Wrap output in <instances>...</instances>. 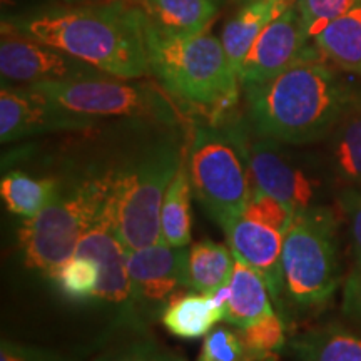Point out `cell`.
<instances>
[{
    "label": "cell",
    "mask_w": 361,
    "mask_h": 361,
    "mask_svg": "<svg viewBox=\"0 0 361 361\" xmlns=\"http://www.w3.org/2000/svg\"><path fill=\"white\" fill-rule=\"evenodd\" d=\"M142 8L126 0L57 4L6 16L2 27L61 49L112 78L151 74Z\"/></svg>",
    "instance_id": "obj_1"
},
{
    "label": "cell",
    "mask_w": 361,
    "mask_h": 361,
    "mask_svg": "<svg viewBox=\"0 0 361 361\" xmlns=\"http://www.w3.org/2000/svg\"><path fill=\"white\" fill-rule=\"evenodd\" d=\"M323 59L300 62L264 82L243 85L252 133L293 146L331 134L360 96Z\"/></svg>",
    "instance_id": "obj_2"
},
{
    "label": "cell",
    "mask_w": 361,
    "mask_h": 361,
    "mask_svg": "<svg viewBox=\"0 0 361 361\" xmlns=\"http://www.w3.org/2000/svg\"><path fill=\"white\" fill-rule=\"evenodd\" d=\"M179 126L154 123L121 166L107 171V209L117 238L128 251L161 241L162 200L186 161Z\"/></svg>",
    "instance_id": "obj_3"
},
{
    "label": "cell",
    "mask_w": 361,
    "mask_h": 361,
    "mask_svg": "<svg viewBox=\"0 0 361 361\" xmlns=\"http://www.w3.org/2000/svg\"><path fill=\"white\" fill-rule=\"evenodd\" d=\"M151 74L171 97L221 124L234 114L239 78L229 64L223 42L211 34L173 37L144 22Z\"/></svg>",
    "instance_id": "obj_4"
},
{
    "label": "cell",
    "mask_w": 361,
    "mask_h": 361,
    "mask_svg": "<svg viewBox=\"0 0 361 361\" xmlns=\"http://www.w3.org/2000/svg\"><path fill=\"white\" fill-rule=\"evenodd\" d=\"M109 196V174L61 188L34 218L19 226V246L29 268L51 278L75 255L80 239L102 213Z\"/></svg>",
    "instance_id": "obj_5"
},
{
    "label": "cell",
    "mask_w": 361,
    "mask_h": 361,
    "mask_svg": "<svg viewBox=\"0 0 361 361\" xmlns=\"http://www.w3.org/2000/svg\"><path fill=\"white\" fill-rule=\"evenodd\" d=\"M192 191L219 226L243 216L251 178L236 135L228 124H197L186 156Z\"/></svg>",
    "instance_id": "obj_6"
},
{
    "label": "cell",
    "mask_w": 361,
    "mask_h": 361,
    "mask_svg": "<svg viewBox=\"0 0 361 361\" xmlns=\"http://www.w3.org/2000/svg\"><path fill=\"white\" fill-rule=\"evenodd\" d=\"M284 293L290 301L310 308L326 303L340 284L336 223L326 207L298 211L284 234Z\"/></svg>",
    "instance_id": "obj_7"
},
{
    "label": "cell",
    "mask_w": 361,
    "mask_h": 361,
    "mask_svg": "<svg viewBox=\"0 0 361 361\" xmlns=\"http://www.w3.org/2000/svg\"><path fill=\"white\" fill-rule=\"evenodd\" d=\"M112 75L61 82H37L29 87L40 96L79 114L121 117L179 126L183 116L164 89L149 82H130Z\"/></svg>",
    "instance_id": "obj_8"
},
{
    "label": "cell",
    "mask_w": 361,
    "mask_h": 361,
    "mask_svg": "<svg viewBox=\"0 0 361 361\" xmlns=\"http://www.w3.org/2000/svg\"><path fill=\"white\" fill-rule=\"evenodd\" d=\"M224 124L233 130L241 146L250 171L251 188H259L295 213L316 206L319 194L318 180L284 149V142L255 134L246 119H239L234 114L226 119Z\"/></svg>",
    "instance_id": "obj_9"
},
{
    "label": "cell",
    "mask_w": 361,
    "mask_h": 361,
    "mask_svg": "<svg viewBox=\"0 0 361 361\" xmlns=\"http://www.w3.org/2000/svg\"><path fill=\"white\" fill-rule=\"evenodd\" d=\"M128 273L135 318H161L189 288V247L166 243L128 251Z\"/></svg>",
    "instance_id": "obj_10"
},
{
    "label": "cell",
    "mask_w": 361,
    "mask_h": 361,
    "mask_svg": "<svg viewBox=\"0 0 361 361\" xmlns=\"http://www.w3.org/2000/svg\"><path fill=\"white\" fill-rule=\"evenodd\" d=\"M102 117L79 114L40 96L29 85L2 82L0 90V141L11 144L51 133H82L96 129Z\"/></svg>",
    "instance_id": "obj_11"
},
{
    "label": "cell",
    "mask_w": 361,
    "mask_h": 361,
    "mask_svg": "<svg viewBox=\"0 0 361 361\" xmlns=\"http://www.w3.org/2000/svg\"><path fill=\"white\" fill-rule=\"evenodd\" d=\"M322 57L324 56L310 39L295 2L256 39L243 61L238 78L241 85L259 84L276 78L300 62Z\"/></svg>",
    "instance_id": "obj_12"
},
{
    "label": "cell",
    "mask_w": 361,
    "mask_h": 361,
    "mask_svg": "<svg viewBox=\"0 0 361 361\" xmlns=\"http://www.w3.org/2000/svg\"><path fill=\"white\" fill-rule=\"evenodd\" d=\"M0 74L6 84L61 82L109 75L61 49L2 27Z\"/></svg>",
    "instance_id": "obj_13"
},
{
    "label": "cell",
    "mask_w": 361,
    "mask_h": 361,
    "mask_svg": "<svg viewBox=\"0 0 361 361\" xmlns=\"http://www.w3.org/2000/svg\"><path fill=\"white\" fill-rule=\"evenodd\" d=\"M75 256L96 259L101 268V281L92 301L114 306L128 319L135 318L128 273V250L114 231L107 202L80 239Z\"/></svg>",
    "instance_id": "obj_14"
},
{
    "label": "cell",
    "mask_w": 361,
    "mask_h": 361,
    "mask_svg": "<svg viewBox=\"0 0 361 361\" xmlns=\"http://www.w3.org/2000/svg\"><path fill=\"white\" fill-rule=\"evenodd\" d=\"M229 250L256 269L264 279L269 295L279 301L284 290L283 245L284 234L255 221L238 216L223 226Z\"/></svg>",
    "instance_id": "obj_15"
},
{
    "label": "cell",
    "mask_w": 361,
    "mask_h": 361,
    "mask_svg": "<svg viewBox=\"0 0 361 361\" xmlns=\"http://www.w3.org/2000/svg\"><path fill=\"white\" fill-rule=\"evenodd\" d=\"M228 296V284L213 295L197 291L184 293L171 301L161 316V322L176 338L200 340L209 335L219 322H224V305Z\"/></svg>",
    "instance_id": "obj_16"
},
{
    "label": "cell",
    "mask_w": 361,
    "mask_h": 361,
    "mask_svg": "<svg viewBox=\"0 0 361 361\" xmlns=\"http://www.w3.org/2000/svg\"><path fill=\"white\" fill-rule=\"evenodd\" d=\"M295 2L288 0H250L241 7L236 16L229 19L224 25L223 42L224 52L228 56L233 71L239 74L243 61L247 52L251 51L252 44L259 37L261 32L273 22L276 17L286 11Z\"/></svg>",
    "instance_id": "obj_17"
},
{
    "label": "cell",
    "mask_w": 361,
    "mask_h": 361,
    "mask_svg": "<svg viewBox=\"0 0 361 361\" xmlns=\"http://www.w3.org/2000/svg\"><path fill=\"white\" fill-rule=\"evenodd\" d=\"M229 296L224 305V322L236 328H246L273 311L269 290L264 279L250 264L234 256V266L228 281Z\"/></svg>",
    "instance_id": "obj_18"
},
{
    "label": "cell",
    "mask_w": 361,
    "mask_h": 361,
    "mask_svg": "<svg viewBox=\"0 0 361 361\" xmlns=\"http://www.w3.org/2000/svg\"><path fill=\"white\" fill-rule=\"evenodd\" d=\"M146 19L173 37L204 34L218 16L213 0H139Z\"/></svg>",
    "instance_id": "obj_19"
},
{
    "label": "cell",
    "mask_w": 361,
    "mask_h": 361,
    "mask_svg": "<svg viewBox=\"0 0 361 361\" xmlns=\"http://www.w3.org/2000/svg\"><path fill=\"white\" fill-rule=\"evenodd\" d=\"M328 164L343 186L361 189V96L328 135Z\"/></svg>",
    "instance_id": "obj_20"
},
{
    "label": "cell",
    "mask_w": 361,
    "mask_h": 361,
    "mask_svg": "<svg viewBox=\"0 0 361 361\" xmlns=\"http://www.w3.org/2000/svg\"><path fill=\"white\" fill-rule=\"evenodd\" d=\"M313 42L340 69L361 75V0L329 22Z\"/></svg>",
    "instance_id": "obj_21"
},
{
    "label": "cell",
    "mask_w": 361,
    "mask_h": 361,
    "mask_svg": "<svg viewBox=\"0 0 361 361\" xmlns=\"http://www.w3.org/2000/svg\"><path fill=\"white\" fill-rule=\"evenodd\" d=\"M300 361H361V336L340 324L311 329L293 341Z\"/></svg>",
    "instance_id": "obj_22"
},
{
    "label": "cell",
    "mask_w": 361,
    "mask_h": 361,
    "mask_svg": "<svg viewBox=\"0 0 361 361\" xmlns=\"http://www.w3.org/2000/svg\"><path fill=\"white\" fill-rule=\"evenodd\" d=\"M191 179L183 162L166 189L161 206V241L174 247L191 245Z\"/></svg>",
    "instance_id": "obj_23"
},
{
    "label": "cell",
    "mask_w": 361,
    "mask_h": 361,
    "mask_svg": "<svg viewBox=\"0 0 361 361\" xmlns=\"http://www.w3.org/2000/svg\"><path fill=\"white\" fill-rule=\"evenodd\" d=\"M229 247L211 239L194 243L189 247V288L197 293L213 295L228 284L234 266Z\"/></svg>",
    "instance_id": "obj_24"
},
{
    "label": "cell",
    "mask_w": 361,
    "mask_h": 361,
    "mask_svg": "<svg viewBox=\"0 0 361 361\" xmlns=\"http://www.w3.org/2000/svg\"><path fill=\"white\" fill-rule=\"evenodd\" d=\"M59 180L32 178L24 171H11L0 179V196L8 213L22 219L34 218L57 191Z\"/></svg>",
    "instance_id": "obj_25"
},
{
    "label": "cell",
    "mask_w": 361,
    "mask_h": 361,
    "mask_svg": "<svg viewBox=\"0 0 361 361\" xmlns=\"http://www.w3.org/2000/svg\"><path fill=\"white\" fill-rule=\"evenodd\" d=\"M51 279L59 291L72 301H92L101 281V268L97 261L85 256H72L61 264Z\"/></svg>",
    "instance_id": "obj_26"
},
{
    "label": "cell",
    "mask_w": 361,
    "mask_h": 361,
    "mask_svg": "<svg viewBox=\"0 0 361 361\" xmlns=\"http://www.w3.org/2000/svg\"><path fill=\"white\" fill-rule=\"evenodd\" d=\"M243 345L251 355H276L286 343V328L276 311L264 314L250 326L239 329Z\"/></svg>",
    "instance_id": "obj_27"
},
{
    "label": "cell",
    "mask_w": 361,
    "mask_h": 361,
    "mask_svg": "<svg viewBox=\"0 0 361 361\" xmlns=\"http://www.w3.org/2000/svg\"><path fill=\"white\" fill-rule=\"evenodd\" d=\"M295 211L290 209L276 197L269 196L268 192L261 191L259 188H251L250 200L245 207L243 216L268 228L278 229L279 233L286 234L295 218Z\"/></svg>",
    "instance_id": "obj_28"
},
{
    "label": "cell",
    "mask_w": 361,
    "mask_h": 361,
    "mask_svg": "<svg viewBox=\"0 0 361 361\" xmlns=\"http://www.w3.org/2000/svg\"><path fill=\"white\" fill-rule=\"evenodd\" d=\"M355 2L356 0H298L296 6L303 17L310 39L314 40L329 22L343 16Z\"/></svg>",
    "instance_id": "obj_29"
},
{
    "label": "cell",
    "mask_w": 361,
    "mask_h": 361,
    "mask_svg": "<svg viewBox=\"0 0 361 361\" xmlns=\"http://www.w3.org/2000/svg\"><path fill=\"white\" fill-rule=\"evenodd\" d=\"M246 348L241 336L229 328H214L204 336L196 361H243Z\"/></svg>",
    "instance_id": "obj_30"
},
{
    "label": "cell",
    "mask_w": 361,
    "mask_h": 361,
    "mask_svg": "<svg viewBox=\"0 0 361 361\" xmlns=\"http://www.w3.org/2000/svg\"><path fill=\"white\" fill-rule=\"evenodd\" d=\"M96 361H186L156 341H135L99 356Z\"/></svg>",
    "instance_id": "obj_31"
},
{
    "label": "cell",
    "mask_w": 361,
    "mask_h": 361,
    "mask_svg": "<svg viewBox=\"0 0 361 361\" xmlns=\"http://www.w3.org/2000/svg\"><path fill=\"white\" fill-rule=\"evenodd\" d=\"M340 206L346 216L350 228L351 247L356 259V266L361 268V189L345 188L340 192Z\"/></svg>",
    "instance_id": "obj_32"
},
{
    "label": "cell",
    "mask_w": 361,
    "mask_h": 361,
    "mask_svg": "<svg viewBox=\"0 0 361 361\" xmlns=\"http://www.w3.org/2000/svg\"><path fill=\"white\" fill-rule=\"evenodd\" d=\"M0 361H62V358L61 355L54 353L51 350L2 340L0 343Z\"/></svg>",
    "instance_id": "obj_33"
},
{
    "label": "cell",
    "mask_w": 361,
    "mask_h": 361,
    "mask_svg": "<svg viewBox=\"0 0 361 361\" xmlns=\"http://www.w3.org/2000/svg\"><path fill=\"white\" fill-rule=\"evenodd\" d=\"M343 313L361 328V268L353 269L343 288Z\"/></svg>",
    "instance_id": "obj_34"
},
{
    "label": "cell",
    "mask_w": 361,
    "mask_h": 361,
    "mask_svg": "<svg viewBox=\"0 0 361 361\" xmlns=\"http://www.w3.org/2000/svg\"><path fill=\"white\" fill-rule=\"evenodd\" d=\"M239 2H245L246 4V2H250V0H239Z\"/></svg>",
    "instance_id": "obj_35"
},
{
    "label": "cell",
    "mask_w": 361,
    "mask_h": 361,
    "mask_svg": "<svg viewBox=\"0 0 361 361\" xmlns=\"http://www.w3.org/2000/svg\"><path fill=\"white\" fill-rule=\"evenodd\" d=\"M213 2H216V4H218V2H219V0H213Z\"/></svg>",
    "instance_id": "obj_36"
},
{
    "label": "cell",
    "mask_w": 361,
    "mask_h": 361,
    "mask_svg": "<svg viewBox=\"0 0 361 361\" xmlns=\"http://www.w3.org/2000/svg\"><path fill=\"white\" fill-rule=\"evenodd\" d=\"M288 2H295V0H288Z\"/></svg>",
    "instance_id": "obj_37"
}]
</instances>
